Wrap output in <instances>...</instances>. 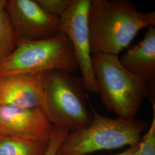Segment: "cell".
<instances>
[{
    "label": "cell",
    "instance_id": "obj_1",
    "mask_svg": "<svg viewBox=\"0 0 155 155\" xmlns=\"http://www.w3.org/2000/svg\"><path fill=\"white\" fill-rule=\"evenodd\" d=\"M88 21L91 53L118 56L141 29L155 27V12L127 0H92Z\"/></svg>",
    "mask_w": 155,
    "mask_h": 155
},
{
    "label": "cell",
    "instance_id": "obj_2",
    "mask_svg": "<svg viewBox=\"0 0 155 155\" xmlns=\"http://www.w3.org/2000/svg\"><path fill=\"white\" fill-rule=\"evenodd\" d=\"M91 58L102 103L118 118H136L145 98L155 100V81H148L127 71L118 56L95 54Z\"/></svg>",
    "mask_w": 155,
    "mask_h": 155
},
{
    "label": "cell",
    "instance_id": "obj_3",
    "mask_svg": "<svg viewBox=\"0 0 155 155\" xmlns=\"http://www.w3.org/2000/svg\"><path fill=\"white\" fill-rule=\"evenodd\" d=\"M82 78L63 70L45 73L43 108L54 127L75 132L88 127L93 119Z\"/></svg>",
    "mask_w": 155,
    "mask_h": 155
},
{
    "label": "cell",
    "instance_id": "obj_4",
    "mask_svg": "<svg viewBox=\"0 0 155 155\" xmlns=\"http://www.w3.org/2000/svg\"><path fill=\"white\" fill-rule=\"evenodd\" d=\"M89 99L93 115L91 124L81 130L67 133L55 155H89L96 151L115 150L139 143L147 127L146 121L113 119L102 116L94 109Z\"/></svg>",
    "mask_w": 155,
    "mask_h": 155
},
{
    "label": "cell",
    "instance_id": "obj_5",
    "mask_svg": "<svg viewBox=\"0 0 155 155\" xmlns=\"http://www.w3.org/2000/svg\"><path fill=\"white\" fill-rule=\"evenodd\" d=\"M78 68L70 40L66 34L59 33L44 40H20L11 55L0 66V77L54 70L72 73Z\"/></svg>",
    "mask_w": 155,
    "mask_h": 155
},
{
    "label": "cell",
    "instance_id": "obj_6",
    "mask_svg": "<svg viewBox=\"0 0 155 155\" xmlns=\"http://www.w3.org/2000/svg\"><path fill=\"white\" fill-rule=\"evenodd\" d=\"M92 0H71L60 16L61 33L66 34L74 51L87 91L99 93L92 67L89 35V8Z\"/></svg>",
    "mask_w": 155,
    "mask_h": 155
},
{
    "label": "cell",
    "instance_id": "obj_7",
    "mask_svg": "<svg viewBox=\"0 0 155 155\" xmlns=\"http://www.w3.org/2000/svg\"><path fill=\"white\" fill-rule=\"evenodd\" d=\"M20 40L48 39L61 33L60 17L45 11L35 0H9L5 9Z\"/></svg>",
    "mask_w": 155,
    "mask_h": 155
},
{
    "label": "cell",
    "instance_id": "obj_8",
    "mask_svg": "<svg viewBox=\"0 0 155 155\" xmlns=\"http://www.w3.org/2000/svg\"><path fill=\"white\" fill-rule=\"evenodd\" d=\"M54 129L42 107L0 106V134L38 141L49 140Z\"/></svg>",
    "mask_w": 155,
    "mask_h": 155
},
{
    "label": "cell",
    "instance_id": "obj_9",
    "mask_svg": "<svg viewBox=\"0 0 155 155\" xmlns=\"http://www.w3.org/2000/svg\"><path fill=\"white\" fill-rule=\"evenodd\" d=\"M44 89L45 73L0 77V106L43 107Z\"/></svg>",
    "mask_w": 155,
    "mask_h": 155
},
{
    "label": "cell",
    "instance_id": "obj_10",
    "mask_svg": "<svg viewBox=\"0 0 155 155\" xmlns=\"http://www.w3.org/2000/svg\"><path fill=\"white\" fill-rule=\"evenodd\" d=\"M143 39L120 58L129 72L148 81L155 79V27H151Z\"/></svg>",
    "mask_w": 155,
    "mask_h": 155
},
{
    "label": "cell",
    "instance_id": "obj_11",
    "mask_svg": "<svg viewBox=\"0 0 155 155\" xmlns=\"http://www.w3.org/2000/svg\"><path fill=\"white\" fill-rule=\"evenodd\" d=\"M49 141H30L0 134V155H45Z\"/></svg>",
    "mask_w": 155,
    "mask_h": 155
},
{
    "label": "cell",
    "instance_id": "obj_12",
    "mask_svg": "<svg viewBox=\"0 0 155 155\" xmlns=\"http://www.w3.org/2000/svg\"><path fill=\"white\" fill-rule=\"evenodd\" d=\"M19 40L12 27L6 10L0 12V66L11 55Z\"/></svg>",
    "mask_w": 155,
    "mask_h": 155
},
{
    "label": "cell",
    "instance_id": "obj_13",
    "mask_svg": "<svg viewBox=\"0 0 155 155\" xmlns=\"http://www.w3.org/2000/svg\"><path fill=\"white\" fill-rule=\"evenodd\" d=\"M152 105L153 118L148 130L141 137L139 143L137 155H155V103Z\"/></svg>",
    "mask_w": 155,
    "mask_h": 155
},
{
    "label": "cell",
    "instance_id": "obj_14",
    "mask_svg": "<svg viewBox=\"0 0 155 155\" xmlns=\"http://www.w3.org/2000/svg\"><path fill=\"white\" fill-rule=\"evenodd\" d=\"M71 0H36L45 11L50 14L61 16L70 5Z\"/></svg>",
    "mask_w": 155,
    "mask_h": 155
},
{
    "label": "cell",
    "instance_id": "obj_15",
    "mask_svg": "<svg viewBox=\"0 0 155 155\" xmlns=\"http://www.w3.org/2000/svg\"><path fill=\"white\" fill-rule=\"evenodd\" d=\"M67 133H68V132L65 130L54 127V132L50 138L48 146L45 155H55L59 146Z\"/></svg>",
    "mask_w": 155,
    "mask_h": 155
},
{
    "label": "cell",
    "instance_id": "obj_16",
    "mask_svg": "<svg viewBox=\"0 0 155 155\" xmlns=\"http://www.w3.org/2000/svg\"><path fill=\"white\" fill-rule=\"evenodd\" d=\"M138 148H139V143L129 147L127 149L121 153L112 155H137Z\"/></svg>",
    "mask_w": 155,
    "mask_h": 155
},
{
    "label": "cell",
    "instance_id": "obj_17",
    "mask_svg": "<svg viewBox=\"0 0 155 155\" xmlns=\"http://www.w3.org/2000/svg\"><path fill=\"white\" fill-rule=\"evenodd\" d=\"M9 0H0V12L5 10Z\"/></svg>",
    "mask_w": 155,
    "mask_h": 155
}]
</instances>
